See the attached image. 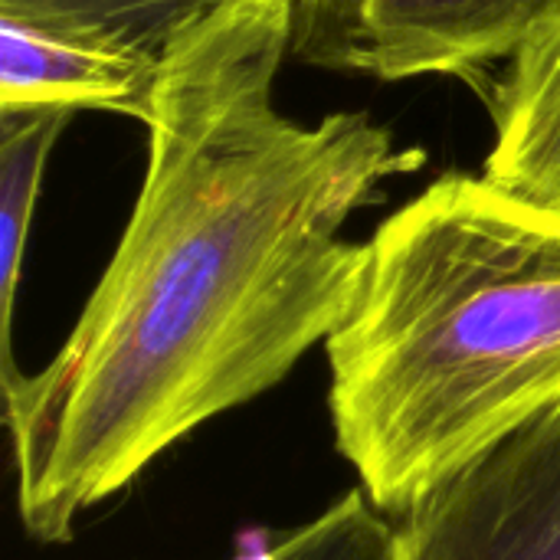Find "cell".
<instances>
[{
  "label": "cell",
  "mask_w": 560,
  "mask_h": 560,
  "mask_svg": "<svg viewBox=\"0 0 560 560\" xmlns=\"http://www.w3.org/2000/svg\"><path fill=\"white\" fill-rule=\"evenodd\" d=\"M560 20V0H345L299 26L305 59L384 82L463 75L512 59Z\"/></svg>",
  "instance_id": "obj_5"
},
{
  "label": "cell",
  "mask_w": 560,
  "mask_h": 560,
  "mask_svg": "<svg viewBox=\"0 0 560 560\" xmlns=\"http://www.w3.org/2000/svg\"><path fill=\"white\" fill-rule=\"evenodd\" d=\"M295 33L299 0H223L177 43L118 249L52 361L3 390L30 538L66 545L348 318L368 243L341 230L417 154L364 112L285 118L276 75Z\"/></svg>",
  "instance_id": "obj_1"
},
{
  "label": "cell",
  "mask_w": 560,
  "mask_h": 560,
  "mask_svg": "<svg viewBox=\"0 0 560 560\" xmlns=\"http://www.w3.org/2000/svg\"><path fill=\"white\" fill-rule=\"evenodd\" d=\"M223 0H0V108L148 121L177 43Z\"/></svg>",
  "instance_id": "obj_3"
},
{
  "label": "cell",
  "mask_w": 560,
  "mask_h": 560,
  "mask_svg": "<svg viewBox=\"0 0 560 560\" xmlns=\"http://www.w3.org/2000/svg\"><path fill=\"white\" fill-rule=\"evenodd\" d=\"M341 456L384 515L560 407V213L446 174L368 243L325 341Z\"/></svg>",
  "instance_id": "obj_2"
},
{
  "label": "cell",
  "mask_w": 560,
  "mask_h": 560,
  "mask_svg": "<svg viewBox=\"0 0 560 560\" xmlns=\"http://www.w3.org/2000/svg\"><path fill=\"white\" fill-rule=\"evenodd\" d=\"M72 112L0 108V387L23 374L13 364V308L23 276L26 240L43 190L49 154Z\"/></svg>",
  "instance_id": "obj_7"
},
{
  "label": "cell",
  "mask_w": 560,
  "mask_h": 560,
  "mask_svg": "<svg viewBox=\"0 0 560 560\" xmlns=\"http://www.w3.org/2000/svg\"><path fill=\"white\" fill-rule=\"evenodd\" d=\"M394 560H560V407L400 515Z\"/></svg>",
  "instance_id": "obj_4"
},
{
  "label": "cell",
  "mask_w": 560,
  "mask_h": 560,
  "mask_svg": "<svg viewBox=\"0 0 560 560\" xmlns=\"http://www.w3.org/2000/svg\"><path fill=\"white\" fill-rule=\"evenodd\" d=\"M482 177L560 213V20L509 59L495 89V141Z\"/></svg>",
  "instance_id": "obj_6"
},
{
  "label": "cell",
  "mask_w": 560,
  "mask_h": 560,
  "mask_svg": "<svg viewBox=\"0 0 560 560\" xmlns=\"http://www.w3.org/2000/svg\"><path fill=\"white\" fill-rule=\"evenodd\" d=\"M240 560H394V525L364 489H351L312 522Z\"/></svg>",
  "instance_id": "obj_8"
},
{
  "label": "cell",
  "mask_w": 560,
  "mask_h": 560,
  "mask_svg": "<svg viewBox=\"0 0 560 560\" xmlns=\"http://www.w3.org/2000/svg\"><path fill=\"white\" fill-rule=\"evenodd\" d=\"M345 0H299V26L315 23L328 13H335Z\"/></svg>",
  "instance_id": "obj_9"
}]
</instances>
